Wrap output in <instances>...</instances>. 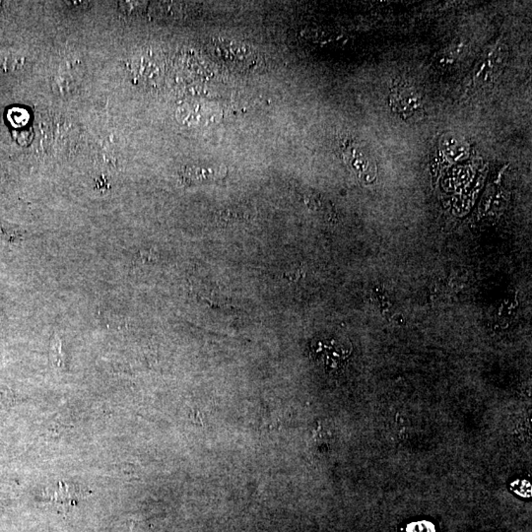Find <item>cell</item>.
I'll list each match as a JSON object with an SVG mask.
<instances>
[{
  "label": "cell",
  "mask_w": 532,
  "mask_h": 532,
  "mask_svg": "<svg viewBox=\"0 0 532 532\" xmlns=\"http://www.w3.org/2000/svg\"><path fill=\"white\" fill-rule=\"evenodd\" d=\"M345 155H348L352 167L357 171L360 177L372 182L377 175V167L372 155L366 150L364 147L358 144L349 145L346 149Z\"/></svg>",
  "instance_id": "obj_2"
},
{
  "label": "cell",
  "mask_w": 532,
  "mask_h": 532,
  "mask_svg": "<svg viewBox=\"0 0 532 532\" xmlns=\"http://www.w3.org/2000/svg\"><path fill=\"white\" fill-rule=\"evenodd\" d=\"M441 150L451 161L464 160L469 155V145L453 133H446L441 137Z\"/></svg>",
  "instance_id": "obj_4"
},
{
  "label": "cell",
  "mask_w": 532,
  "mask_h": 532,
  "mask_svg": "<svg viewBox=\"0 0 532 532\" xmlns=\"http://www.w3.org/2000/svg\"><path fill=\"white\" fill-rule=\"evenodd\" d=\"M389 106L403 120L416 116L423 109V97L417 88L409 83H400L391 89Z\"/></svg>",
  "instance_id": "obj_1"
},
{
  "label": "cell",
  "mask_w": 532,
  "mask_h": 532,
  "mask_svg": "<svg viewBox=\"0 0 532 532\" xmlns=\"http://www.w3.org/2000/svg\"><path fill=\"white\" fill-rule=\"evenodd\" d=\"M505 52L503 46H496L490 52H487L486 56L480 61L475 70V82L483 84L490 81L502 65L505 58Z\"/></svg>",
  "instance_id": "obj_3"
},
{
  "label": "cell",
  "mask_w": 532,
  "mask_h": 532,
  "mask_svg": "<svg viewBox=\"0 0 532 532\" xmlns=\"http://www.w3.org/2000/svg\"><path fill=\"white\" fill-rule=\"evenodd\" d=\"M406 532H436V529L432 522L421 521L408 524Z\"/></svg>",
  "instance_id": "obj_5"
},
{
  "label": "cell",
  "mask_w": 532,
  "mask_h": 532,
  "mask_svg": "<svg viewBox=\"0 0 532 532\" xmlns=\"http://www.w3.org/2000/svg\"><path fill=\"white\" fill-rule=\"evenodd\" d=\"M61 341H58V338L54 339V342H52V355L51 357L52 359V362H54V364H56L58 366V367H61V363H63V359H61Z\"/></svg>",
  "instance_id": "obj_6"
}]
</instances>
